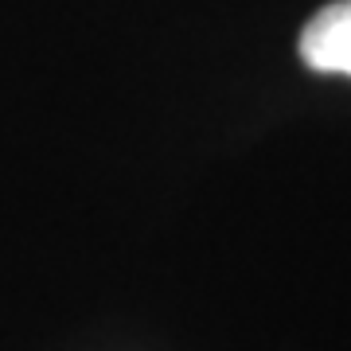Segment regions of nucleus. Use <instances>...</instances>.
<instances>
[{
	"mask_svg": "<svg viewBox=\"0 0 351 351\" xmlns=\"http://www.w3.org/2000/svg\"><path fill=\"white\" fill-rule=\"evenodd\" d=\"M301 59L320 75L351 78V0H336L304 24Z\"/></svg>",
	"mask_w": 351,
	"mask_h": 351,
	"instance_id": "obj_1",
	"label": "nucleus"
}]
</instances>
